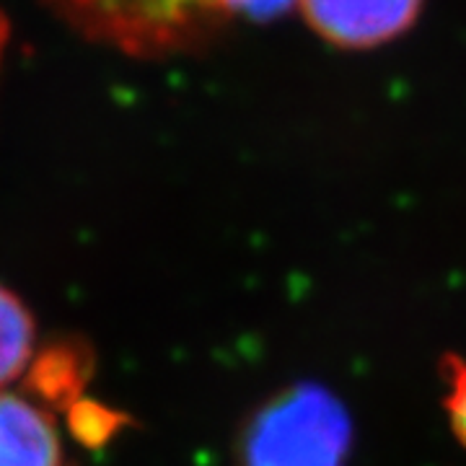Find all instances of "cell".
<instances>
[{
    "label": "cell",
    "instance_id": "4",
    "mask_svg": "<svg viewBox=\"0 0 466 466\" xmlns=\"http://www.w3.org/2000/svg\"><path fill=\"white\" fill-rule=\"evenodd\" d=\"M0 466H63L50 412L11 391H0Z\"/></svg>",
    "mask_w": 466,
    "mask_h": 466
},
{
    "label": "cell",
    "instance_id": "3",
    "mask_svg": "<svg viewBox=\"0 0 466 466\" xmlns=\"http://www.w3.org/2000/svg\"><path fill=\"white\" fill-rule=\"evenodd\" d=\"M309 24L327 42L363 50L389 42L415 24L422 0H299Z\"/></svg>",
    "mask_w": 466,
    "mask_h": 466
},
{
    "label": "cell",
    "instance_id": "8",
    "mask_svg": "<svg viewBox=\"0 0 466 466\" xmlns=\"http://www.w3.org/2000/svg\"><path fill=\"white\" fill-rule=\"evenodd\" d=\"M5 45H8V18L0 8V63H3V52H5Z\"/></svg>",
    "mask_w": 466,
    "mask_h": 466
},
{
    "label": "cell",
    "instance_id": "7",
    "mask_svg": "<svg viewBox=\"0 0 466 466\" xmlns=\"http://www.w3.org/2000/svg\"><path fill=\"white\" fill-rule=\"evenodd\" d=\"M220 14L226 21L249 18V21H269L288 14L299 0H218Z\"/></svg>",
    "mask_w": 466,
    "mask_h": 466
},
{
    "label": "cell",
    "instance_id": "5",
    "mask_svg": "<svg viewBox=\"0 0 466 466\" xmlns=\"http://www.w3.org/2000/svg\"><path fill=\"white\" fill-rule=\"evenodd\" d=\"M34 319L24 300L0 285V391L32 366Z\"/></svg>",
    "mask_w": 466,
    "mask_h": 466
},
{
    "label": "cell",
    "instance_id": "1",
    "mask_svg": "<svg viewBox=\"0 0 466 466\" xmlns=\"http://www.w3.org/2000/svg\"><path fill=\"white\" fill-rule=\"evenodd\" d=\"M88 42L137 60L198 50L228 21L218 0H42Z\"/></svg>",
    "mask_w": 466,
    "mask_h": 466
},
{
    "label": "cell",
    "instance_id": "2",
    "mask_svg": "<svg viewBox=\"0 0 466 466\" xmlns=\"http://www.w3.org/2000/svg\"><path fill=\"white\" fill-rule=\"evenodd\" d=\"M350 417L337 397L299 383L262 404L241 433V466H345Z\"/></svg>",
    "mask_w": 466,
    "mask_h": 466
},
{
    "label": "cell",
    "instance_id": "6",
    "mask_svg": "<svg viewBox=\"0 0 466 466\" xmlns=\"http://www.w3.org/2000/svg\"><path fill=\"white\" fill-rule=\"evenodd\" d=\"M443 376L449 383L446 394V415H449L451 431L466 449V360L456 355H446L443 360Z\"/></svg>",
    "mask_w": 466,
    "mask_h": 466
}]
</instances>
